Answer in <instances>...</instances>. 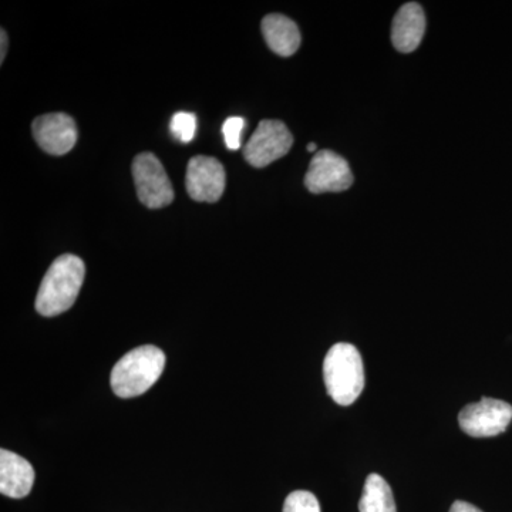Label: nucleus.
Instances as JSON below:
<instances>
[{
  "instance_id": "9",
  "label": "nucleus",
  "mask_w": 512,
  "mask_h": 512,
  "mask_svg": "<svg viewBox=\"0 0 512 512\" xmlns=\"http://www.w3.org/2000/svg\"><path fill=\"white\" fill-rule=\"evenodd\" d=\"M32 130L37 146L52 156H64L76 146L77 127L69 114L52 113L37 117Z\"/></svg>"
},
{
  "instance_id": "8",
  "label": "nucleus",
  "mask_w": 512,
  "mask_h": 512,
  "mask_svg": "<svg viewBox=\"0 0 512 512\" xmlns=\"http://www.w3.org/2000/svg\"><path fill=\"white\" fill-rule=\"evenodd\" d=\"M188 195L197 202H217L225 191L224 165L214 157L191 158L185 177Z\"/></svg>"
},
{
  "instance_id": "3",
  "label": "nucleus",
  "mask_w": 512,
  "mask_h": 512,
  "mask_svg": "<svg viewBox=\"0 0 512 512\" xmlns=\"http://www.w3.org/2000/svg\"><path fill=\"white\" fill-rule=\"evenodd\" d=\"M326 389L333 402L350 406L365 389V369L359 350L350 343H336L323 362Z\"/></svg>"
},
{
  "instance_id": "18",
  "label": "nucleus",
  "mask_w": 512,
  "mask_h": 512,
  "mask_svg": "<svg viewBox=\"0 0 512 512\" xmlns=\"http://www.w3.org/2000/svg\"><path fill=\"white\" fill-rule=\"evenodd\" d=\"M0 37H2V39H0V43H2V49H0V62H3L6 56V50H8V35H6L5 30L0 32Z\"/></svg>"
},
{
  "instance_id": "1",
  "label": "nucleus",
  "mask_w": 512,
  "mask_h": 512,
  "mask_svg": "<svg viewBox=\"0 0 512 512\" xmlns=\"http://www.w3.org/2000/svg\"><path fill=\"white\" fill-rule=\"evenodd\" d=\"M86 266L79 256L62 255L47 269L36 296V311L46 318L69 311L82 289Z\"/></svg>"
},
{
  "instance_id": "4",
  "label": "nucleus",
  "mask_w": 512,
  "mask_h": 512,
  "mask_svg": "<svg viewBox=\"0 0 512 512\" xmlns=\"http://www.w3.org/2000/svg\"><path fill=\"white\" fill-rule=\"evenodd\" d=\"M138 200L151 210L167 207L174 200L173 184L154 154H138L133 161Z\"/></svg>"
},
{
  "instance_id": "2",
  "label": "nucleus",
  "mask_w": 512,
  "mask_h": 512,
  "mask_svg": "<svg viewBox=\"0 0 512 512\" xmlns=\"http://www.w3.org/2000/svg\"><path fill=\"white\" fill-rule=\"evenodd\" d=\"M165 355L156 346H140L121 357L111 372V389L121 399L141 396L163 375Z\"/></svg>"
},
{
  "instance_id": "6",
  "label": "nucleus",
  "mask_w": 512,
  "mask_h": 512,
  "mask_svg": "<svg viewBox=\"0 0 512 512\" xmlns=\"http://www.w3.org/2000/svg\"><path fill=\"white\" fill-rule=\"evenodd\" d=\"M291 131L279 120H262L245 146L244 157L252 167L264 168L289 153Z\"/></svg>"
},
{
  "instance_id": "10",
  "label": "nucleus",
  "mask_w": 512,
  "mask_h": 512,
  "mask_svg": "<svg viewBox=\"0 0 512 512\" xmlns=\"http://www.w3.org/2000/svg\"><path fill=\"white\" fill-rule=\"evenodd\" d=\"M35 483L32 464L19 454L0 450V493L9 498H25Z\"/></svg>"
},
{
  "instance_id": "12",
  "label": "nucleus",
  "mask_w": 512,
  "mask_h": 512,
  "mask_svg": "<svg viewBox=\"0 0 512 512\" xmlns=\"http://www.w3.org/2000/svg\"><path fill=\"white\" fill-rule=\"evenodd\" d=\"M262 33L266 40V45L271 47L276 55L289 57L298 52L301 46V32L298 25L293 20L284 15L265 16L262 20Z\"/></svg>"
},
{
  "instance_id": "11",
  "label": "nucleus",
  "mask_w": 512,
  "mask_h": 512,
  "mask_svg": "<svg viewBox=\"0 0 512 512\" xmlns=\"http://www.w3.org/2000/svg\"><path fill=\"white\" fill-rule=\"evenodd\" d=\"M426 32V15L419 3H406L393 19L392 42L399 52L412 53Z\"/></svg>"
},
{
  "instance_id": "13",
  "label": "nucleus",
  "mask_w": 512,
  "mask_h": 512,
  "mask_svg": "<svg viewBox=\"0 0 512 512\" xmlns=\"http://www.w3.org/2000/svg\"><path fill=\"white\" fill-rule=\"evenodd\" d=\"M359 511L396 512L392 488L379 474H370L366 478L362 498L359 501Z\"/></svg>"
},
{
  "instance_id": "7",
  "label": "nucleus",
  "mask_w": 512,
  "mask_h": 512,
  "mask_svg": "<svg viewBox=\"0 0 512 512\" xmlns=\"http://www.w3.org/2000/svg\"><path fill=\"white\" fill-rule=\"evenodd\" d=\"M353 184L349 163L330 150L318 151L309 164L305 185L313 194L346 191Z\"/></svg>"
},
{
  "instance_id": "17",
  "label": "nucleus",
  "mask_w": 512,
  "mask_h": 512,
  "mask_svg": "<svg viewBox=\"0 0 512 512\" xmlns=\"http://www.w3.org/2000/svg\"><path fill=\"white\" fill-rule=\"evenodd\" d=\"M450 512H483L480 508L474 507L473 504H468L466 501H456L451 505Z\"/></svg>"
},
{
  "instance_id": "14",
  "label": "nucleus",
  "mask_w": 512,
  "mask_h": 512,
  "mask_svg": "<svg viewBox=\"0 0 512 512\" xmlns=\"http://www.w3.org/2000/svg\"><path fill=\"white\" fill-rule=\"evenodd\" d=\"M170 130L181 143H191L197 133V117L188 111H178L171 119Z\"/></svg>"
},
{
  "instance_id": "16",
  "label": "nucleus",
  "mask_w": 512,
  "mask_h": 512,
  "mask_svg": "<svg viewBox=\"0 0 512 512\" xmlns=\"http://www.w3.org/2000/svg\"><path fill=\"white\" fill-rule=\"evenodd\" d=\"M245 120L242 117H229L222 126V134H224L225 146L228 150H238L241 147V136L244 131Z\"/></svg>"
},
{
  "instance_id": "15",
  "label": "nucleus",
  "mask_w": 512,
  "mask_h": 512,
  "mask_svg": "<svg viewBox=\"0 0 512 512\" xmlns=\"http://www.w3.org/2000/svg\"><path fill=\"white\" fill-rule=\"evenodd\" d=\"M284 512H320L318 498L309 491H293L286 497Z\"/></svg>"
},
{
  "instance_id": "5",
  "label": "nucleus",
  "mask_w": 512,
  "mask_h": 512,
  "mask_svg": "<svg viewBox=\"0 0 512 512\" xmlns=\"http://www.w3.org/2000/svg\"><path fill=\"white\" fill-rule=\"evenodd\" d=\"M512 420L511 404L484 397L481 402L468 404L458 414L461 430L476 439L504 433Z\"/></svg>"
},
{
  "instance_id": "19",
  "label": "nucleus",
  "mask_w": 512,
  "mask_h": 512,
  "mask_svg": "<svg viewBox=\"0 0 512 512\" xmlns=\"http://www.w3.org/2000/svg\"><path fill=\"white\" fill-rule=\"evenodd\" d=\"M316 150H318V147H316L315 143L309 144L308 151H311V153H315Z\"/></svg>"
}]
</instances>
